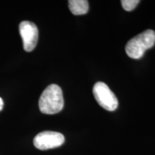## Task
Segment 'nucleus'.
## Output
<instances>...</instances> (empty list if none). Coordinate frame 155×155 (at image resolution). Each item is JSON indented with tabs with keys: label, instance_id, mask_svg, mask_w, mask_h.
Wrapping results in <instances>:
<instances>
[{
	"label": "nucleus",
	"instance_id": "obj_1",
	"mask_svg": "<svg viewBox=\"0 0 155 155\" xmlns=\"http://www.w3.org/2000/svg\"><path fill=\"white\" fill-rule=\"evenodd\" d=\"M64 99L61 87L51 84L44 90L39 100V108L42 113L55 114L63 108Z\"/></svg>",
	"mask_w": 155,
	"mask_h": 155
},
{
	"label": "nucleus",
	"instance_id": "obj_2",
	"mask_svg": "<svg viewBox=\"0 0 155 155\" xmlns=\"http://www.w3.org/2000/svg\"><path fill=\"white\" fill-rule=\"evenodd\" d=\"M155 44V32L152 30L144 31L131 39L126 45V53L133 59H139L145 51L152 48Z\"/></svg>",
	"mask_w": 155,
	"mask_h": 155
},
{
	"label": "nucleus",
	"instance_id": "obj_3",
	"mask_svg": "<svg viewBox=\"0 0 155 155\" xmlns=\"http://www.w3.org/2000/svg\"><path fill=\"white\" fill-rule=\"evenodd\" d=\"M93 94L98 104L108 111H114L118 107V99L106 83L97 82L93 88Z\"/></svg>",
	"mask_w": 155,
	"mask_h": 155
},
{
	"label": "nucleus",
	"instance_id": "obj_4",
	"mask_svg": "<svg viewBox=\"0 0 155 155\" xmlns=\"http://www.w3.org/2000/svg\"><path fill=\"white\" fill-rule=\"evenodd\" d=\"M64 141L65 137L61 133L45 131L39 133L35 137L33 143L35 147L38 150H47L61 147Z\"/></svg>",
	"mask_w": 155,
	"mask_h": 155
},
{
	"label": "nucleus",
	"instance_id": "obj_5",
	"mask_svg": "<svg viewBox=\"0 0 155 155\" xmlns=\"http://www.w3.org/2000/svg\"><path fill=\"white\" fill-rule=\"evenodd\" d=\"M19 34L23 41L25 51L31 52L36 47L38 40V29L33 22L23 21L19 26Z\"/></svg>",
	"mask_w": 155,
	"mask_h": 155
},
{
	"label": "nucleus",
	"instance_id": "obj_6",
	"mask_svg": "<svg viewBox=\"0 0 155 155\" xmlns=\"http://www.w3.org/2000/svg\"><path fill=\"white\" fill-rule=\"evenodd\" d=\"M69 9L75 15H85L88 11V2L86 0H70Z\"/></svg>",
	"mask_w": 155,
	"mask_h": 155
},
{
	"label": "nucleus",
	"instance_id": "obj_7",
	"mask_svg": "<svg viewBox=\"0 0 155 155\" xmlns=\"http://www.w3.org/2000/svg\"><path fill=\"white\" fill-rule=\"evenodd\" d=\"M123 8L126 11H132L139 3V0H122L121 2Z\"/></svg>",
	"mask_w": 155,
	"mask_h": 155
},
{
	"label": "nucleus",
	"instance_id": "obj_8",
	"mask_svg": "<svg viewBox=\"0 0 155 155\" xmlns=\"http://www.w3.org/2000/svg\"><path fill=\"white\" fill-rule=\"evenodd\" d=\"M3 106H4V102H3V100H2V98H0V111H1L2 110Z\"/></svg>",
	"mask_w": 155,
	"mask_h": 155
}]
</instances>
